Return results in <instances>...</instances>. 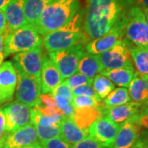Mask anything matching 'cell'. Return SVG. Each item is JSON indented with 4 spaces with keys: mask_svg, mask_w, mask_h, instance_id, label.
I'll return each mask as SVG.
<instances>
[{
    "mask_svg": "<svg viewBox=\"0 0 148 148\" xmlns=\"http://www.w3.org/2000/svg\"><path fill=\"white\" fill-rule=\"evenodd\" d=\"M101 103H102L101 100H97L95 98L85 96V95H77L73 97L72 106L73 109H79V108L101 106H102Z\"/></svg>",
    "mask_w": 148,
    "mask_h": 148,
    "instance_id": "31",
    "label": "cell"
},
{
    "mask_svg": "<svg viewBox=\"0 0 148 148\" xmlns=\"http://www.w3.org/2000/svg\"><path fill=\"white\" fill-rule=\"evenodd\" d=\"M80 9V0H53L45 8L32 26L44 36L68 24Z\"/></svg>",
    "mask_w": 148,
    "mask_h": 148,
    "instance_id": "2",
    "label": "cell"
},
{
    "mask_svg": "<svg viewBox=\"0 0 148 148\" xmlns=\"http://www.w3.org/2000/svg\"><path fill=\"white\" fill-rule=\"evenodd\" d=\"M51 95H60V96L64 97V99H66L67 101H69L72 104L73 97V90L70 89V87L64 82H63L60 85H58V86L53 90Z\"/></svg>",
    "mask_w": 148,
    "mask_h": 148,
    "instance_id": "34",
    "label": "cell"
},
{
    "mask_svg": "<svg viewBox=\"0 0 148 148\" xmlns=\"http://www.w3.org/2000/svg\"><path fill=\"white\" fill-rule=\"evenodd\" d=\"M24 1L12 0L3 8L9 32L16 31L28 23L24 12Z\"/></svg>",
    "mask_w": 148,
    "mask_h": 148,
    "instance_id": "17",
    "label": "cell"
},
{
    "mask_svg": "<svg viewBox=\"0 0 148 148\" xmlns=\"http://www.w3.org/2000/svg\"><path fill=\"white\" fill-rule=\"evenodd\" d=\"M63 82L64 79L55 64L49 57H48L47 54H44L40 73L41 93L51 94L53 90Z\"/></svg>",
    "mask_w": 148,
    "mask_h": 148,
    "instance_id": "15",
    "label": "cell"
},
{
    "mask_svg": "<svg viewBox=\"0 0 148 148\" xmlns=\"http://www.w3.org/2000/svg\"><path fill=\"white\" fill-rule=\"evenodd\" d=\"M84 53L83 43H81L64 50L49 53V57L65 80L77 73L78 63Z\"/></svg>",
    "mask_w": 148,
    "mask_h": 148,
    "instance_id": "6",
    "label": "cell"
},
{
    "mask_svg": "<svg viewBox=\"0 0 148 148\" xmlns=\"http://www.w3.org/2000/svg\"><path fill=\"white\" fill-rule=\"evenodd\" d=\"M8 133L6 131L5 115L3 113V107L0 108V148L3 147Z\"/></svg>",
    "mask_w": 148,
    "mask_h": 148,
    "instance_id": "38",
    "label": "cell"
},
{
    "mask_svg": "<svg viewBox=\"0 0 148 148\" xmlns=\"http://www.w3.org/2000/svg\"><path fill=\"white\" fill-rule=\"evenodd\" d=\"M53 0H25L24 1V12L27 22L33 25L37 21L39 16Z\"/></svg>",
    "mask_w": 148,
    "mask_h": 148,
    "instance_id": "25",
    "label": "cell"
},
{
    "mask_svg": "<svg viewBox=\"0 0 148 148\" xmlns=\"http://www.w3.org/2000/svg\"><path fill=\"white\" fill-rule=\"evenodd\" d=\"M104 69H134L127 40L123 38L104 53L97 54Z\"/></svg>",
    "mask_w": 148,
    "mask_h": 148,
    "instance_id": "8",
    "label": "cell"
},
{
    "mask_svg": "<svg viewBox=\"0 0 148 148\" xmlns=\"http://www.w3.org/2000/svg\"><path fill=\"white\" fill-rule=\"evenodd\" d=\"M17 84V71L12 61L0 65V105L12 100Z\"/></svg>",
    "mask_w": 148,
    "mask_h": 148,
    "instance_id": "13",
    "label": "cell"
},
{
    "mask_svg": "<svg viewBox=\"0 0 148 148\" xmlns=\"http://www.w3.org/2000/svg\"><path fill=\"white\" fill-rule=\"evenodd\" d=\"M131 101L127 88H114L103 101V108H110L127 104Z\"/></svg>",
    "mask_w": 148,
    "mask_h": 148,
    "instance_id": "26",
    "label": "cell"
},
{
    "mask_svg": "<svg viewBox=\"0 0 148 148\" xmlns=\"http://www.w3.org/2000/svg\"><path fill=\"white\" fill-rule=\"evenodd\" d=\"M142 127H144L148 131V112H140V114L134 117Z\"/></svg>",
    "mask_w": 148,
    "mask_h": 148,
    "instance_id": "39",
    "label": "cell"
},
{
    "mask_svg": "<svg viewBox=\"0 0 148 148\" xmlns=\"http://www.w3.org/2000/svg\"><path fill=\"white\" fill-rule=\"evenodd\" d=\"M84 14L85 9L81 8L68 24L44 36L42 45L45 50L49 53L56 52L86 42L87 38L82 30Z\"/></svg>",
    "mask_w": 148,
    "mask_h": 148,
    "instance_id": "3",
    "label": "cell"
},
{
    "mask_svg": "<svg viewBox=\"0 0 148 148\" xmlns=\"http://www.w3.org/2000/svg\"><path fill=\"white\" fill-rule=\"evenodd\" d=\"M60 138L70 146L81 142L86 138L89 133L77 127L70 119L64 118L59 123Z\"/></svg>",
    "mask_w": 148,
    "mask_h": 148,
    "instance_id": "21",
    "label": "cell"
},
{
    "mask_svg": "<svg viewBox=\"0 0 148 148\" xmlns=\"http://www.w3.org/2000/svg\"><path fill=\"white\" fill-rule=\"evenodd\" d=\"M39 113L42 115L51 116L57 113H59L58 107L53 100V96L50 93L41 94L38 106H36Z\"/></svg>",
    "mask_w": 148,
    "mask_h": 148,
    "instance_id": "29",
    "label": "cell"
},
{
    "mask_svg": "<svg viewBox=\"0 0 148 148\" xmlns=\"http://www.w3.org/2000/svg\"><path fill=\"white\" fill-rule=\"evenodd\" d=\"M131 148H148V145L143 139L139 138L138 142L135 143Z\"/></svg>",
    "mask_w": 148,
    "mask_h": 148,
    "instance_id": "43",
    "label": "cell"
},
{
    "mask_svg": "<svg viewBox=\"0 0 148 148\" xmlns=\"http://www.w3.org/2000/svg\"><path fill=\"white\" fill-rule=\"evenodd\" d=\"M92 87L101 100H104L112 90L115 88V85L110 80L101 73L95 75L92 82Z\"/></svg>",
    "mask_w": 148,
    "mask_h": 148,
    "instance_id": "28",
    "label": "cell"
},
{
    "mask_svg": "<svg viewBox=\"0 0 148 148\" xmlns=\"http://www.w3.org/2000/svg\"><path fill=\"white\" fill-rule=\"evenodd\" d=\"M141 110L142 106L132 101H130L122 106H114L110 108H103L104 115L107 116L112 121L119 125L139 114Z\"/></svg>",
    "mask_w": 148,
    "mask_h": 148,
    "instance_id": "18",
    "label": "cell"
},
{
    "mask_svg": "<svg viewBox=\"0 0 148 148\" xmlns=\"http://www.w3.org/2000/svg\"><path fill=\"white\" fill-rule=\"evenodd\" d=\"M41 86L36 79L17 72L15 98L30 108L38 106L41 95Z\"/></svg>",
    "mask_w": 148,
    "mask_h": 148,
    "instance_id": "9",
    "label": "cell"
},
{
    "mask_svg": "<svg viewBox=\"0 0 148 148\" xmlns=\"http://www.w3.org/2000/svg\"><path fill=\"white\" fill-rule=\"evenodd\" d=\"M104 68L98 58L97 54H91L84 53L80 59L77 73L83 75L85 77L93 79L95 75L101 73Z\"/></svg>",
    "mask_w": 148,
    "mask_h": 148,
    "instance_id": "22",
    "label": "cell"
},
{
    "mask_svg": "<svg viewBox=\"0 0 148 148\" xmlns=\"http://www.w3.org/2000/svg\"><path fill=\"white\" fill-rule=\"evenodd\" d=\"M143 9L144 16H145V19H146V22H147V26L148 28V8H142Z\"/></svg>",
    "mask_w": 148,
    "mask_h": 148,
    "instance_id": "48",
    "label": "cell"
},
{
    "mask_svg": "<svg viewBox=\"0 0 148 148\" xmlns=\"http://www.w3.org/2000/svg\"><path fill=\"white\" fill-rule=\"evenodd\" d=\"M141 112H148V103H147L145 106L142 107V110Z\"/></svg>",
    "mask_w": 148,
    "mask_h": 148,
    "instance_id": "49",
    "label": "cell"
},
{
    "mask_svg": "<svg viewBox=\"0 0 148 148\" xmlns=\"http://www.w3.org/2000/svg\"><path fill=\"white\" fill-rule=\"evenodd\" d=\"M42 45L41 36L32 24L27 23L16 31L9 32L4 41V56L29 51Z\"/></svg>",
    "mask_w": 148,
    "mask_h": 148,
    "instance_id": "5",
    "label": "cell"
},
{
    "mask_svg": "<svg viewBox=\"0 0 148 148\" xmlns=\"http://www.w3.org/2000/svg\"><path fill=\"white\" fill-rule=\"evenodd\" d=\"M8 26L6 21L4 9H0V33L8 31Z\"/></svg>",
    "mask_w": 148,
    "mask_h": 148,
    "instance_id": "41",
    "label": "cell"
},
{
    "mask_svg": "<svg viewBox=\"0 0 148 148\" xmlns=\"http://www.w3.org/2000/svg\"><path fill=\"white\" fill-rule=\"evenodd\" d=\"M140 138L143 139L146 143H147L148 145V131H143L141 136H140Z\"/></svg>",
    "mask_w": 148,
    "mask_h": 148,
    "instance_id": "46",
    "label": "cell"
},
{
    "mask_svg": "<svg viewBox=\"0 0 148 148\" xmlns=\"http://www.w3.org/2000/svg\"><path fill=\"white\" fill-rule=\"evenodd\" d=\"M40 143L41 148H71L69 143H66L60 137Z\"/></svg>",
    "mask_w": 148,
    "mask_h": 148,
    "instance_id": "36",
    "label": "cell"
},
{
    "mask_svg": "<svg viewBox=\"0 0 148 148\" xmlns=\"http://www.w3.org/2000/svg\"><path fill=\"white\" fill-rule=\"evenodd\" d=\"M38 139L36 126L31 123L25 127L8 133L2 148L25 147L39 142Z\"/></svg>",
    "mask_w": 148,
    "mask_h": 148,
    "instance_id": "16",
    "label": "cell"
},
{
    "mask_svg": "<svg viewBox=\"0 0 148 148\" xmlns=\"http://www.w3.org/2000/svg\"><path fill=\"white\" fill-rule=\"evenodd\" d=\"M5 115L6 131L8 133L14 132L31 123V108L18 101L11 102L3 106Z\"/></svg>",
    "mask_w": 148,
    "mask_h": 148,
    "instance_id": "11",
    "label": "cell"
},
{
    "mask_svg": "<svg viewBox=\"0 0 148 148\" xmlns=\"http://www.w3.org/2000/svg\"><path fill=\"white\" fill-rule=\"evenodd\" d=\"M64 118L60 112L51 116H45L40 114L36 107L31 108V123L34 125H39L42 127H52L59 125L60 122Z\"/></svg>",
    "mask_w": 148,
    "mask_h": 148,
    "instance_id": "27",
    "label": "cell"
},
{
    "mask_svg": "<svg viewBox=\"0 0 148 148\" xmlns=\"http://www.w3.org/2000/svg\"><path fill=\"white\" fill-rule=\"evenodd\" d=\"M36 128L38 138L40 142L48 141L53 138L60 137V129L59 125H55L52 127H42L39 125H35Z\"/></svg>",
    "mask_w": 148,
    "mask_h": 148,
    "instance_id": "30",
    "label": "cell"
},
{
    "mask_svg": "<svg viewBox=\"0 0 148 148\" xmlns=\"http://www.w3.org/2000/svg\"><path fill=\"white\" fill-rule=\"evenodd\" d=\"M124 36L129 45L148 48V28L142 8L132 5L124 11Z\"/></svg>",
    "mask_w": 148,
    "mask_h": 148,
    "instance_id": "4",
    "label": "cell"
},
{
    "mask_svg": "<svg viewBox=\"0 0 148 148\" xmlns=\"http://www.w3.org/2000/svg\"><path fill=\"white\" fill-rule=\"evenodd\" d=\"M125 8L119 0H86L82 30L89 40L105 36L120 20Z\"/></svg>",
    "mask_w": 148,
    "mask_h": 148,
    "instance_id": "1",
    "label": "cell"
},
{
    "mask_svg": "<svg viewBox=\"0 0 148 148\" xmlns=\"http://www.w3.org/2000/svg\"><path fill=\"white\" fill-rule=\"evenodd\" d=\"M9 34V31H6L4 32L0 33V65L3 63V60L5 58L4 56V41L8 35Z\"/></svg>",
    "mask_w": 148,
    "mask_h": 148,
    "instance_id": "40",
    "label": "cell"
},
{
    "mask_svg": "<svg viewBox=\"0 0 148 148\" xmlns=\"http://www.w3.org/2000/svg\"><path fill=\"white\" fill-rule=\"evenodd\" d=\"M92 82H93V79L88 78L78 73H74L73 75H72L71 77H69V78L65 79L64 81V82L69 86L72 90L81 86L92 85Z\"/></svg>",
    "mask_w": 148,
    "mask_h": 148,
    "instance_id": "32",
    "label": "cell"
},
{
    "mask_svg": "<svg viewBox=\"0 0 148 148\" xmlns=\"http://www.w3.org/2000/svg\"><path fill=\"white\" fill-rule=\"evenodd\" d=\"M120 2L122 5L125 8H127L133 5V3H132V0H119Z\"/></svg>",
    "mask_w": 148,
    "mask_h": 148,
    "instance_id": "44",
    "label": "cell"
},
{
    "mask_svg": "<svg viewBox=\"0 0 148 148\" xmlns=\"http://www.w3.org/2000/svg\"><path fill=\"white\" fill-rule=\"evenodd\" d=\"M127 45L132 64L137 69V72L148 76V48L135 46L128 43Z\"/></svg>",
    "mask_w": 148,
    "mask_h": 148,
    "instance_id": "24",
    "label": "cell"
},
{
    "mask_svg": "<svg viewBox=\"0 0 148 148\" xmlns=\"http://www.w3.org/2000/svg\"><path fill=\"white\" fill-rule=\"evenodd\" d=\"M127 88L131 101L138 103L142 107L148 103V76L135 72Z\"/></svg>",
    "mask_w": 148,
    "mask_h": 148,
    "instance_id": "20",
    "label": "cell"
},
{
    "mask_svg": "<svg viewBox=\"0 0 148 148\" xmlns=\"http://www.w3.org/2000/svg\"><path fill=\"white\" fill-rule=\"evenodd\" d=\"M53 96L56 106L58 107V110L60 111L63 116L64 118L70 119L73 115L74 110L72 104L60 95H53Z\"/></svg>",
    "mask_w": 148,
    "mask_h": 148,
    "instance_id": "33",
    "label": "cell"
},
{
    "mask_svg": "<svg viewBox=\"0 0 148 148\" xmlns=\"http://www.w3.org/2000/svg\"><path fill=\"white\" fill-rule=\"evenodd\" d=\"M133 5L138 6L142 8H148V0H132Z\"/></svg>",
    "mask_w": 148,
    "mask_h": 148,
    "instance_id": "42",
    "label": "cell"
},
{
    "mask_svg": "<svg viewBox=\"0 0 148 148\" xmlns=\"http://www.w3.org/2000/svg\"><path fill=\"white\" fill-rule=\"evenodd\" d=\"M21 148H41V146H40V142H37L35 144H32L31 146H28V147H21Z\"/></svg>",
    "mask_w": 148,
    "mask_h": 148,
    "instance_id": "47",
    "label": "cell"
},
{
    "mask_svg": "<svg viewBox=\"0 0 148 148\" xmlns=\"http://www.w3.org/2000/svg\"><path fill=\"white\" fill-rule=\"evenodd\" d=\"M73 96L85 95V96H89V97L95 98L97 100H101V98L96 95V93L95 92V90H94L91 85H84V86H81L75 88L73 90Z\"/></svg>",
    "mask_w": 148,
    "mask_h": 148,
    "instance_id": "35",
    "label": "cell"
},
{
    "mask_svg": "<svg viewBox=\"0 0 148 148\" xmlns=\"http://www.w3.org/2000/svg\"><path fill=\"white\" fill-rule=\"evenodd\" d=\"M103 115L104 112L102 106L79 108L74 109L70 119L79 128L88 132L90 126Z\"/></svg>",
    "mask_w": 148,
    "mask_h": 148,
    "instance_id": "19",
    "label": "cell"
},
{
    "mask_svg": "<svg viewBox=\"0 0 148 148\" xmlns=\"http://www.w3.org/2000/svg\"><path fill=\"white\" fill-rule=\"evenodd\" d=\"M119 127V124L103 115L90 126L88 133L103 148H112Z\"/></svg>",
    "mask_w": 148,
    "mask_h": 148,
    "instance_id": "10",
    "label": "cell"
},
{
    "mask_svg": "<svg viewBox=\"0 0 148 148\" xmlns=\"http://www.w3.org/2000/svg\"><path fill=\"white\" fill-rule=\"evenodd\" d=\"M134 117L120 124L112 148H131L138 142L143 132V127Z\"/></svg>",
    "mask_w": 148,
    "mask_h": 148,
    "instance_id": "14",
    "label": "cell"
},
{
    "mask_svg": "<svg viewBox=\"0 0 148 148\" xmlns=\"http://www.w3.org/2000/svg\"><path fill=\"white\" fill-rule=\"evenodd\" d=\"M43 57V48L40 45L29 51L16 53L12 63L18 73L33 77L40 82Z\"/></svg>",
    "mask_w": 148,
    "mask_h": 148,
    "instance_id": "7",
    "label": "cell"
},
{
    "mask_svg": "<svg viewBox=\"0 0 148 148\" xmlns=\"http://www.w3.org/2000/svg\"><path fill=\"white\" fill-rule=\"evenodd\" d=\"M12 0H0V9H3Z\"/></svg>",
    "mask_w": 148,
    "mask_h": 148,
    "instance_id": "45",
    "label": "cell"
},
{
    "mask_svg": "<svg viewBox=\"0 0 148 148\" xmlns=\"http://www.w3.org/2000/svg\"><path fill=\"white\" fill-rule=\"evenodd\" d=\"M124 15V13H123ZM123 15L108 33L105 36L93 40L86 45V52L91 54H100L113 47L124 36V17Z\"/></svg>",
    "mask_w": 148,
    "mask_h": 148,
    "instance_id": "12",
    "label": "cell"
},
{
    "mask_svg": "<svg viewBox=\"0 0 148 148\" xmlns=\"http://www.w3.org/2000/svg\"><path fill=\"white\" fill-rule=\"evenodd\" d=\"M71 148H103L95 140L90 136H87L86 138L82 140L81 142L71 146Z\"/></svg>",
    "mask_w": 148,
    "mask_h": 148,
    "instance_id": "37",
    "label": "cell"
},
{
    "mask_svg": "<svg viewBox=\"0 0 148 148\" xmlns=\"http://www.w3.org/2000/svg\"><path fill=\"white\" fill-rule=\"evenodd\" d=\"M134 69H119L107 70L104 69L101 73L110 79L119 87L127 88L134 76Z\"/></svg>",
    "mask_w": 148,
    "mask_h": 148,
    "instance_id": "23",
    "label": "cell"
}]
</instances>
